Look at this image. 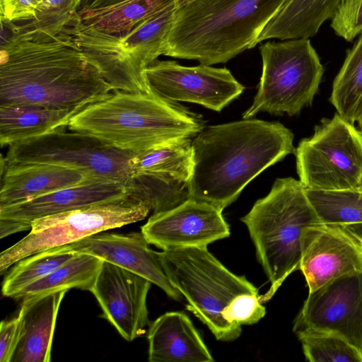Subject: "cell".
<instances>
[{
    "label": "cell",
    "instance_id": "obj_1",
    "mask_svg": "<svg viewBox=\"0 0 362 362\" xmlns=\"http://www.w3.org/2000/svg\"><path fill=\"white\" fill-rule=\"evenodd\" d=\"M112 91L96 66L63 33L47 41L1 37L0 105L78 112Z\"/></svg>",
    "mask_w": 362,
    "mask_h": 362
},
{
    "label": "cell",
    "instance_id": "obj_2",
    "mask_svg": "<svg viewBox=\"0 0 362 362\" xmlns=\"http://www.w3.org/2000/svg\"><path fill=\"white\" fill-rule=\"evenodd\" d=\"M293 137L280 122L252 118L204 127L192 139L189 199L223 211L259 174L295 153Z\"/></svg>",
    "mask_w": 362,
    "mask_h": 362
},
{
    "label": "cell",
    "instance_id": "obj_3",
    "mask_svg": "<svg viewBox=\"0 0 362 362\" xmlns=\"http://www.w3.org/2000/svg\"><path fill=\"white\" fill-rule=\"evenodd\" d=\"M158 256L170 282L186 298V308L216 339L233 341L242 325L257 323L265 315L258 289L229 271L207 247L163 250Z\"/></svg>",
    "mask_w": 362,
    "mask_h": 362
},
{
    "label": "cell",
    "instance_id": "obj_4",
    "mask_svg": "<svg viewBox=\"0 0 362 362\" xmlns=\"http://www.w3.org/2000/svg\"><path fill=\"white\" fill-rule=\"evenodd\" d=\"M287 0H177L163 55L213 65L257 45Z\"/></svg>",
    "mask_w": 362,
    "mask_h": 362
},
{
    "label": "cell",
    "instance_id": "obj_5",
    "mask_svg": "<svg viewBox=\"0 0 362 362\" xmlns=\"http://www.w3.org/2000/svg\"><path fill=\"white\" fill-rule=\"evenodd\" d=\"M202 115L153 93L115 91L70 119V130L116 148L137 153L181 138H194L205 126Z\"/></svg>",
    "mask_w": 362,
    "mask_h": 362
},
{
    "label": "cell",
    "instance_id": "obj_6",
    "mask_svg": "<svg viewBox=\"0 0 362 362\" xmlns=\"http://www.w3.org/2000/svg\"><path fill=\"white\" fill-rule=\"evenodd\" d=\"M241 221L256 248L258 261L270 283L260 302L270 300L286 279L299 269L306 230L323 223L299 180L277 178Z\"/></svg>",
    "mask_w": 362,
    "mask_h": 362
},
{
    "label": "cell",
    "instance_id": "obj_7",
    "mask_svg": "<svg viewBox=\"0 0 362 362\" xmlns=\"http://www.w3.org/2000/svg\"><path fill=\"white\" fill-rule=\"evenodd\" d=\"M176 8L177 0L125 34L84 26L76 17L62 33L96 66L114 92L152 93L145 71L163 54Z\"/></svg>",
    "mask_w": 362,
    "mask_h": 362
},
{
    "label": "cell",
    "instance_id": "obj_8",
    "mask_svg": "<svg viewBox=\"0 0 362 362\" xmlns=\"http://www.w3.org/2000/svg\"><path fill=\"white\" fill-rule=\"evenodd\" d=\"M262 71L253 103L243 114L250 119L259 112L288 116L311 105L324 74L309 39L267 42L259 46Z\"/></svg>",
    "mask_w": 362,
    "mask_h": 362
},
{
    "label": "cell",
    "instance_id": "obj_9",
    "mask_svg": "<svg viewBox=\"0 0 362 362\" xmlns=\"http://www.w3.org/2000/svg\"><path fill=\"white\" fill-rule=\"evenodd\" d=\"M299 181L305 189H359L362 184V133L336 113L323 118L295 151Z\"/></svg>",
    "mask_w": 362,
    "mask_h": 362
},
{
    "label": "cell",
    "instance_id": "obj_10",
    "mask_svg": "<svg viewBox=\"0 0 362 362\" xmlns=\"http://www.w3.org/2000/svg\"><path fill=\"white\" fill-rule=\"evenodd\" d=\"M151 210L146 202L129 197L35 219L26 236L1 252V274L30 255L140 221Z\"/></svg>",
    "mask_w": 362,
    "mask_h": 362
},
{
    "label": "cell",
    "instance_id": "obj_11",
    "mask_svg": "<svg viewBox=\"0 0 362 362\" xmlns=\"http://www.w3.org/2000/svg\"><path fill=\"white\" fill-rule=\"evenodd\" d=\"M134 153L110 146L81 132L59 128L50 133L9 146L5 157L10 163H47L83 171L133 185L129 160Z\"/></svg>",
    "mask_w": 362,
    "mask_h": 362
},
{
    "label": "cell",
    "instance_id": "obj_12",
    "mask_svg": "<svg viewBox=\"0 0 362 362\" xmlns=\"http://www.w3.org/2000/svg\"><path fill=\"white\" fill-rule=\"evenodd\" d=\"M293 332L337 335L362 354V271L333 279L308 296Z\"/></svg>",
    "mask_w": 362,
    "mask_h": 362
},
{
    "label": "cell",
    "instance_id": "obj_13",
    "mask_svg": "<svg viewBox=\"0 0 362 362\" xmlns=\"http://www.w3.org/2000/svg\"><path fill=\"white\" fill-rule=\"evenodd\" d=\"M151 92L168 101L196 103L216 112L239 97L245 87L226 68L182 66L156 60L145 71Z\"/></svg>",
    "mask_w": 362,
    "mask_h": 362
},
{
    "label": "cell",
    "instance_id": "obj_14",
    "mask_svg": "<svg viewBox=\"0 0 362 362\" xmlns=\"http://www.w3.org/2000/svg\"><path fill=\"white\" fill-rule=\"evenodd\" d=\"M151 282L128 269L103 261L90 290L106 319L127 341L150 325L146 299Z\"/></svg>",
    "mask_w": 362,
    "mask_h": 362
},
{
    "label": "cell",
    "instance_id": "obj_15",
    "mask_svg": "<svg viewBox=\"0 0 362 362\" xmlns=\"http://www.w3.org/2000/svg\"><path fill=\"white\" fill-rule=\"evenodd\" d=\"M222 211L207 202L188 199L173 209L153 214L141 231L149 244L162 250L207 247L230 235Z\"/></svg>",
    "mask_w": 362,
    "mask_h": 362
},
{
    "label": "cell",
    "instance_id": "obj_16",
    "mask_svg": "<svg viewBox=\"0 0 362 362\" xmlns=\"http://www.w3.org/2000/svg\"><path fill=\"white\" fill-rule=\"evenodd\" d=\"M299 269L309 292L327 282L362 271V242L344 226L321 223L308 228Z\"/></svg>",
    "mask_w": 362,
    "mask_h": 362
},
{
    "label": "cell",
    "instance_id": "obj_17",
    "mask_svg": "<svg viewBox=\"0 0 362 362\" xmlns=\"http://www.w3.org/2000/svg\"><path fill=\"white\" fill-rule=\"evenodd\" d=\"M148 245L141 231L125 234L99 233L52 249L58 252L93 255L146 278L171 298L181 300L182 295L165 273L158 252L152 250Z\"/></svg>",
    "mask_w": 362,
    "mask_h": 362
},
{
    "label": "cell",
    "instance_id": "obj_18",
    "mask_svg": "<svg viewBox=\"0 0 362 362\" xmlns=\"http://www.w3.org/2000/svg\"><path fill=\"white\" fill-rule=\"evenodd\" d=\"M133 185L90 176L83 182L21 202L0 206V219L17 222L22 231L35 219L132 196Z\"/></svg>",
    "mask_w": 362,
    "mask_h": 362
},
{
    "label": "cell",
    "instance_id": "obj_19",
    "mask_svg": "<svg viewBox=\"0 0 362 362\" xmlns=\"http://www.w3.org/2000/svg\"><path fill=\"white\" fill-rule=\"evenodd\" d=\"M67 290L23 299L21 332L11 362H49L59 309Z\"/></svg>",
    "mask_w": 362,
    "mask_h": 362
},
{
    "label": "cell",
    "instance_id": "obj_20",
    "mask_svg": "<svg viewBox=\"0 0 362 362\" xmlns=\"http://www.w3.org/2000/svg\"><path fill=\"white\" fill-rule=\"evenodd\" d=\"M1 166L0 206L74 186L90 177L83 171L54 164H7L5 159Z\"/></svg>",
    "mask_w": 362,
    "mask_h": 362
},
{
    "label": "cell",
    "instance_id": "obj_21",
    "mask_svg": "<svg viewBox=\"0 0 362 362\" xmlns=\"http://www.w3.org/2000/svg\"><path fill=\"white\" fill-rule=\"evenodd\" d=\"M150 362H212L214 358L191 320L183 312H168L149 325Z\"/></svg>",
    "mask_w": 362,
    "mask_h": 362
},
{
    "label": "cell",
    "instance_id": "obj_22",
    "mask_svg": "<svg viewBox=\"0 0 362 362\" xmlns=\"http://www.w3.org/2000/svg\"><path fill=\"white\" fill-rule=\"evenodd\" d=\"M341 0H287L257 38V45L271 39L281 40L315 36L332 19Z\"/></svg>",
    "mask_w": 362,
    "mask_h": 362
},
{
    "label": "cell",
    "instance_id": "obj_23",
    "mask_svg": "<svg viewBox=\"0 0 362 362\" xmlns=\"http://www.w3.org/2000/svg\"><path fill=\"white\" fill-rule=\"evenodd\" d=\"M76 113L37 105H0V144L9 146L64 128Z\"/></svg>",
    "mask_w": 362,
    "mask_h": 362
},
{
    "label": "cell",
    "instance_id": "obj_24",
    "mask_svg": "<svg viewBox=\"0 0 362 362\" xmlns=\"http://www.w3.org/2000/svg\"><path fill=\"white\" fill-rule=\"evenodd\" d=\"M175 1L124 0L78 12L75 17L84 26L106 33L125 34Z\"/></svg>",
    "mask_w": 362,
    "mask_h": 362
},
{
    "label": "cell",
    "instance_id": "obj_25",
    "mask_svg": "<svg viewBox=\"0 0 362 362\" xmlns=\"http://www.w3.org/2000/svg\"><path fill=\"white\" fill-rule=\"evenodd\" d=\"M83 0H43L35 16L22 22L1 21V37L47 41L59 35L77 14Z\"/></svg>",
    "mask_w": 362,
    "mask_h": 362
},
{
    "label": "cell",
    "instance_id": "obj_26",
    "mask_svg": "<svg viewBox=\"0 0 362 362\" xmlns=\"http://www.w3.org/2000/svg\"><path fill=\"white\" fill-rule=\"evenodd\" d=\"M192 139H177L134 153L129 160L134 176L154 174L188 183L193 168Z\"/></svg>",
    "mask_w": 362,
    "mask_h": 362
},
{
    "label": "cell",
    "instance_id": "obj_27",
    "mask_svg": "<svg viewBox=\"0 0 362 362\" xmlns=\"http://www.w3.org/2000/svg\"><path fill=\"white\" fill-rule=\"evenodd\" d=\"M103 260L86 253H75L60 267L20 291L13 298L78 288L90 291Z\"/></svg>",
    "mask_w": 362,
    "mask_h": 362
},
{
    "label": "cell",
    "instance_id": "obj_28",
    "mask_svg": "<svg viewBox=\"0 0 362 362\" xmlns=\"http://www.w3.org/2000/svg\"><path fill=\"white\" fill-rule=\"evenodd\" d=\"M329 100L337 113L352 124L362 113V32L353 47L347 50Z\"/></svg>",
    "mask_w": 362,
    "mask_h": 362
},
{
    "label": "cell",
    "instance_id": "obj_29",
    "mask_svg": "<svg viewBox=\"0 0 362 362\" xmlns=\"http://www.w3.org/2000/svg\"><path fill=\"white\" fill-rule=\"evenodd\" d=\"M305 191L323 223L343 226L362 223V191L360 189Z\"/></svg>",
    "mask_w": 362,
    "mask_h": 362
},
{
    "label": "cell",
    "instance_id": "obj_30",
    "mask_svg": "<svg viewBox=\"0 0 362 362\" xmlns=\"http://www.w3.org/2000/svg\"><path fill=\"white\" fill-rule=\"evenodd\" d=\"M132 184V197L146 202L153 214L173 209L189 199L187 183L170 177L138 174Z\"/></svg>",
    "mask_w": 362,
    "mask_h": 362
},
{
    "label": "cell",
    "instance_id": "obj_31",
    "mask_svg": "<svg viewBox=\"0 0 362 362\" xmlns=\"http://www.w3.org/2000/svg\"><path fill=\"white\" fill-rule=\"evenodd\" d=\"M74 254L49 249L19 260L13 264L3 281V296L13 298L23 288L47 275Z\"/></svg>",
    "mask_w": 362,
    "mask_h": 362
},
{
    "label": "cell",
    "instance_id": "obj_32",
    "mask_svg": "<svg viewBox=\"0 0 362 362\" xmlns=\"http://www.w3.org/2000/svg\"><path fill=\"white\" fill-rule=\"evenodd\" d=\"M298 338L308 361L362 362V354L337 335L313 332L300 334Z\"/></svg>",
    "mask_w": 362,
    "mask_h": 362
},
{
    "label": "cell",
    "instance_id": "obj_33",
    "mask_svg": "<svg viewBox=\"0 0 362 362\" xmlns=\"http://www.w3.org/2000/svg\"><path fill=\"white\" fill-rule=\"evenodd\" d=\"M331 20L338 36L353 41L362 32V0H341Z\"/></svg>",
    "mask_w": 362,
    "mask_h": 362
},
{
    "label": "cell",
    "instance_id": "obj_34",
    "mask_svg": "<svg viewBox=\"0 0 362 362\" xmlns=\"http://www.w3.org/2000/svg\"><path fill=\"white\" fill-rule=\"evenodd\" d=\"M43 0H0L3 22H22L32 19Z\"/></svg>",
    "mask_w": 362,
    "mask_h": 362
},
{
    "label": "cell",
    "instance_id": "obj_35",
    "mask_svg": "<svg viewBox=\"0 0 362 362\" xmlns=\"http://www.w3.org/2000/svg\"><path fill=\"white\" fill-rule=\"evenodd\" d=\"M21 315L3 320L0 325V361L11 362L21 332Z\"/></svg>",
    "mask_w": 362,
    "mask_h": 362
},
{
    "label": "cell",
    "instance_id": "obj_36",
    "mask_svg": "<svg viewBox=\"0 0 362 362\" xmlns=\"http://www.w3.org/2000/svg\"><path fill=\"white\" fill-rule=\"evenodd\" d=\"M124 0H83L78 12L110 6Z\"/></svg>",
    "mask_w": 362,
    "mask_h": 362
},
{
    "label": "cell",
    "instance_id": "obj_37",
    "mask_svg": "<svg viewBox=\"0 0 362 362\" xmlns=\"http://www.w3.org/2000/svg\"><path fill=\"white\" fill-rule=\"evenodd\" d=\"M362 241V223H356L344 226Z\"/></svg>",
    "mask_w": 362,
    "mask_h": 362
},
{
    "label": "cell",
    "instance_id": "obj_38",
    "mask_svg": "<svg viewBox=\"0 0 362 362\" xmlns=\"http://www.w3.org/2000/svg\"><path fill=\"white\" fill-rule=\"evenodd\" d=\"M357 123H358V129L361 131V132L362 133V113L361 115L359 116V117L357 119Z\"/></svg>",
    "mask_w": 362,
    "mask_h": 362
},
{
    "label": "cell",
    "instance_id": "obj_39",
    "mask_svg": "<svg viewBox=\"0 0 362 362\" xmlns=\"http://www.w3.org/2000/svg\"><path fill=\"white\" fill-rule=\"evenodd\" d=\"M359 189H360L361 191H362V184H361V187H360Z\"/></svg>",
    "mask_w": 362,
    "mask_h": 362
},
{
    "label": "cell",
    "instance_id": "obj_40",
    "mask_svg": "<svg viewBox=\"0 0 362 362\" xmlns=\"http://www.w3.org/2000/svg\"><path fill=\"white\" fill-rule=\"evenodd\" d=\"M362 242V241H361Z\"/></svg>",
    "mask_w": 362,
    "mask_h": 362
}]
</instances>
